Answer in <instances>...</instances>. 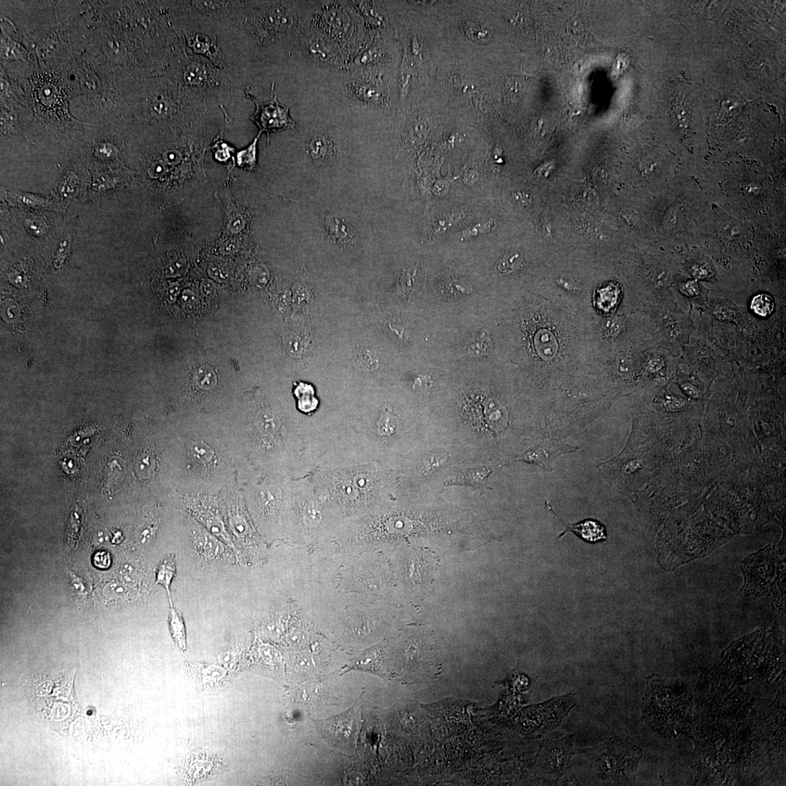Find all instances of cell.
<instances>
[{
    "instance_id": "obj_1",
    "label": "cell",
    "mask_w": 786,
    "mask_h": 786,
    "mask_svg": "<svg viewBox=\"0 0 786 786\" xmlns=\"http://www.w3.org/2000/svg\"><path fill=\"white\" fill-rule=\"evenodd\" d=\"M214 103L183 91L164 74L129 87L126 115L162 133H182L212 118Z\"/></svg>"
},
{
    "instance_id": "obj_2",
    "label": "cell",
    "mask_w": 786,
    "mask_h": 786,
    "mask_svg": "<svg viewBox=\"0 0 786 786\" xmlns=\"http://www.w3.org/2000/svg\"><path fill=\"white\" fill-rule=\"evenodd\" d=\"M297 2L245 1L232 38H245L265 50L285 48L298 41L304 17Z\"/></svg>"
},
{
    "instance_id": "obj_3",
    "label": "cell",
    "mask_w": 786,
    "mask_h": 786,
    "mask_svg": "<svg viewBox=\"0 0 786 786\" xmlns=\"http://www.w3.org/2000/svg\"><path fill=\"white\" fill-rule=\"evenodd\" d=\"M380 463L339 467H317L310 474L314 489L326 502L336 501L347 509L359 508L390 485V473Z\"/></svg>"
},
{
    "instance_id": "obj_4",
    "label": "cell",
    "mask_w": 786,
    "mask_h": 786,
    "mask_svg": "<svg viewBox=\"0 0 786 786\" xmlns=\"http://www.w3.org/2000/svg\"><path fill=\"white\" fill-rule=\"evenodd\" d=\"M162 74L187 93L214 104L237 87L231 76L206 58L188 53L185 47L174 56Z\"/></svg>"
},
{
    "instance_id": "obj_5",
    "label": "cell",
    "mask_w": 786,
    "mask_h": 786,
    "mask_svg": "<svg viewBox=\"0 0 786 786\" xmlns=\"http://www.w3.org/2000/svg\"><path fill=\"white\" fill-rule=\"evenodd\" d=\"M168 16L188 53L206 58L233 78V59L225 45V38L230 37L231 28L194 16L169 12Z\"/></svg>"
},
{
    "instance_id": "obj_6",
    "label": "cell",
    "mask_w": 786,
    "mask_h": 786,
    "mask_svg": "<svg viewBox=\"0 0 786 786\" xmlns=\"http://www.w3.org/2000/svg\"><path fill=\"white\" fill-rule=\"evenodd\" d=\"M304 22L336 43L349 63L361 47V18L350 2H323Z\"/></svg>"
},
{
    "instance_id": "obj_7",
    "label": "cell",
    "mask_w": 786,
    "mask_h": 786,
    "mask_svg": "<svg viewBox=\"0 0 786 786\" xmlns=\"http://www.w3.org/2000/svg\"><path fill=\"white\" fill-rule=\"evenodd\" d=\"M604 783L633 785L642 756L640 747L628 742L611 739L604 743L583 750Z\"/></svg>"
},
{
    "instance_id": "obj_8",
    "label": "cell",
    "mask_w": 786,
    "mask_h": 786,
    "mask_svg": "<svg viewBox=\"0 0 786 786\" xmlns=\"http://www.w3.org/2000/svg\"><path fill=\"white\" fill-rule=\"evenodd\" d=\"M162 6L173 14L190 15L201 19L217 21L225 26L233 28L242 15L245 1H210V0H189V1H162Z\"/></svg>"
},
{
    "instance_id": "obj_9",
    "label": "cell",
    "mask_w": 786,
    "mask_h": 786,
    "mask_svg": "<svg viewBox=\"0 0 786 786\" xmlns=\"http://www.w3.org/2000/svg\"><path fill=\"white\" fill-rule=\"evenodd\" d=\"M302 52L316 65L325 68L343 67L349 59L336 43L304 22L297 41Z\"/></svg>"
},
{
    "instance_id": "obj_10",
    "label": "cell",
    "mask_w": 786,
    "mask_h": 786,
    "mask_svg": "<svg viewBox=\"0 0 786 786\" xmlns=\"http://www.w3.org/2000/svg\"><path fill=\"white\" fill-rule=\"evenodd\" d=\"M243 91L246 97L251 100L256 106L255 112L249 119L257 125L260 134H267L268 144L271 134L296 129L297 124L290 116V108L279 103L274 85H273V97L265 103H262L253 95L248 91V88L244 87Z\"/></svg>"
},
{
    "instance_id": "obj_11",
    "label": "cell",
    "mask_w": 786,
    "mask_h": 786,
    "mask_svg": "<svg viewBox=\"0 0 786 786\" xmlns=\"http://www.w3.org/2000/svg\"><path fill=\"white\" fill-rule=\"evenodd\" d=\"M342 81L345 94L351 103L359 107L376 105L381 97L372 76L362 69H352Z\"/></svg>"
},
{
    "instance_id": "obj_12",
    "label": "cell",
    "mask_w": 786,
    "mask_h": 786,
    "mask_svg": "<svg viewBox=\"0 0 786 786\" xmlns=\"http://www.w3.org/2000/svg\"><path fill=\"white\" fill-rule=\"evenodd\" d=\"M579 447L557 440H545L540 445L513 456L506 463L524 462L540 466L542 470L551 472L553 462L561 455L574 453Z\"/></svg>"
},
{
    "instance_id": "obj_13",
    "label": "cell",
    "mask_w": 786,
    "mask_h": 786,
    "mask_svg": "<svg viewBox=\"0 0 786 786\" xmlns=\"http://www.w3.org/2000/svg\"><path fill=\"white\" fill-rule=\"evenodd\" d=\"M573 735L548 743L543 756V771L549 780L560 779L566 772L573 754Z\"/></svg>"
},
{
    "instance_id": "obj_14",
    "label": "cell",
    "mask_w": 786,
    "mask_h": 786,
    "mask_svg": "<svg viewBox=\"0 0 786 786\" xmlns=\"http://www.w3.org/2000/svg\"><path fill=\"white\" fill-rule=\"evenodd\" d=\"M320 725L327 739L336 746L348 747L354 741L358 730L356 710L352 708L346 713L321 721Z\"/></svg>"
},
{
    "instance_id": "obj_15",
    "label": "cell",
    "mask_w": 786,
    "mask_h": 786,
    "mask_svg": "<svg viewBox=\"0 0 786 786\" xmlns=\"http://www.w3.org/2000/svg\"><path fill=\"white\" fill-rule=\"evenodd\" d=\"M545 505H546L548 510L559 518L560 521L566 527V529L557 536V540L562 538L568 532H573V533L576 535L580 539L590 543H595L607 540L606 527L604 524L597 521V520L586 519L576 524H569L565 523L563 518L553 510L552 506L549 502H545Z\"/></svg>"
},
{
    "instance_id": "obj_16",
    "label": "cell",
    "mask_w": 786,
    "mask_h": 786,
    "mask_svg": "<svg viewBox=\"0 0 786 786\" xmlns=\"http://www.w3.org/2000/svg\"><path fill=\"white\" fill-rule=\"evenodd\" d=\"M491 474L492 471L488 467L465 469L456 471V476L445 481V485L471 487L484 492L486 489H492L488 485V478Z\"/></svg>"
},
{
    "instance_id": "obj_17",
    "label": "cell",
    "mask_w": 786,
    "mask_h": 786,
    "mask_svg": "<svg viewBox=\"0 0 786 786\" xmlns=\"http://www.w3.org/2000/svg\"><path fill=\"white\" fill-rule=\"evenodd\" d=\"M294 393L298 399V410L312 421L313 413L318 410L319 404V401L315 396V389L310 384L301 382L296 385Z\"/></svg>"
},
{
    "instance_id": "obj_18",
    "label": "cell",
    "mask_w": 786,
    "mask_h": 786,
    "mask_svg": "<svg viewBox=\"0 0 786 786\" xmlns=\"http://www.w3.org/2000/svg\"><path fill=\"white\" fill-rule=\"evenodd\" d=\"M308 153L313 160L325 161L334 156L336 149L330 138L323 134H318L310 139L308 145Z\"/></svg>"
},
{
    "instance_id": "obj_19",
    "label": "cell",
    "mask_w": 786,
    "mask_h": 786,
    "mask_svg": "<svg viewBox=\"0 0 786 786\" xmlns=\"http://www.w3.org/2000/svg\"><path fill=\"white\" fill-rule=\"evenodd\" d=\"M348 670H359L376 675L382 678L390 677V672L379 656L363 657L346 667Z\"/></svg>"
},
{
    "instance_id": "obj_20",
    "label": "cell",
    "mask_w": 786,
    "mask_h": 786,
    "mask_svg": "<svg viewBox=\"0 0 786 786\" xmlns=\"http://www.w3.org/2000/svg\"><path fill=\"white\" fill-rule=\"evenodd\" d=\"M169 617V628L172 638L182 652L187 650L186 630L182 614L175 610L172 603L170 604Z\"/></svg>"
},
{
    "instance_id": "obj_21",
    "label": "cell",
    "mask_w": 786,
    "mask_h": 786,
    "mask_svg": "<svg viewBox=\"0 0 786 786\" xmlns=\"http://www.w3.org/2000/svg\"><path fill=\"white\" fill-rule=\"evenodd\" d=\"M195 541L198 552L209 560H219L224 553L222 545L209 535H200Z\"/></svg>"
},
{
    "instance_id": "obj_22",
    "label": "cell",
    "mask_w": 786,
    "mask_h": 786,
    "mask_svg": "<svg viewBox=\"0 0 786 786\" xmlns=\"http://www.w3.org/2000/svg\"><path fill=\"white\" fill-rule=\"evenodd\" d=\"M6 198L12 205L23 208L40 209L49 205V200L30 193L8 192Z\"/></svg>"
},
{
    "instance_id": "obj_23",
    "label": "cell",
    "mask_w": 786,
    "mask_h": 786,
    "mask_svg": "<svg viewBox=\"0 0 786 786\" xmlns=\"http://www.w3.org/2000/svg\"><path fill=\"white\" fill-rule=\"evenodd\" d=\"M414 561L412 564V567H411L412 571L414 572L412 574L414 577L412 579L414 585L426 588L428 585L427 583H430L428 578L431 571V564L428 557L425 554V555H417Z\"/></svg>"
},
{
    "instance_id": "obj_24",
    "label": "cell",
    "mask_w": 786,
    "mask_h": 786,
    "mask_svg": "<svg viewBox=\"0 0 786 786\" xmlns=\"http://www.w3.org/2000/svg\"><path fill=\"white\" fill-rule=\"evenodd\" d=\"M176 574V561L173 555H170L167 559L164 560L158 566L156 573V584H160L166 589L170 604H171V585L173 577Z\"/></svg>"
},
{
    "instance_id": "obj_25",
    "label": "cell",
    "mask_w": 786,
    "mask_h": 786,
    "mask_svg": "<svg viewBox=\"0 0 786 786\" xmlns=\"http://www.w3.org/2000/svg\"><path fill=\"white\" fill-rule=\"evenodd\" d=\"M258 429L261 434L268 437H273L282 427L279 417L270 410L260 412L257 416Z\"/></svg>"
},
{
    "instance_id": "obj_26",
    "label": "cell",
    "mask_w": 786,
    "mask_h": 786,
    "mask_svg": "<svg viewBox=\"0 0 786 786\" xmlns=\"http://www.w3.org/2000/svg\"><path fill=\"white\" fill-rule=\"evenodd\" d=\"M261 134L259 133L253 142L244 149L237 152L236 162L237 166L247 170H255L257 167V143Z\"/></svg>"
},
{
    "instance_id": "obj_27",
    "label": "cell",
    "mask_w": 786,
    "mask_h": 786,
    "mask_svg": "<svg viewBox=\"0 0 786 786\" xmlns=\"http://www.w3.org/2000/svg\"><path fill=\"white\" fill-rule=\"evenodd\" d=\"M751 308L756 315L765 318L774 310L775 302L768 295H758L752 299Z\"/></svg>"
},
{
    "instance_id": "obj_28",
    "label": "cell",
    "mask_w": 786,
    "mask_h": 786,
    "mask_svg": "<svg viewBox=\"0 0 786 786\" xmlns=\"http://www.w3.org/2000/svg\"><path fill=\"white\" fill-rule=\"evenodd\" d=\"M195 377L200 387L209 388L214 385L215 375L208 367H201L197 371Z\"/></svg>"
},
{
    "instance_id": "obj_29",
    "label": "cell",
    "mask_w": 786,
    "mask_h": 786,
    "mask_svg": "<svg viewBox=\"0 0 786 786\" xmlns=\"http://www.w3.org/2000/svg\"><path fill=\"white\" fill-rule=\"evenodd\" d=\"M360 354L359 361H358L360 368L366 372L374 370L377 366V361L374 358V354L369 351H365Z\"/></svg>"
},
{
    "instance_id": "obj_30",
    "label": "cell",
    "mask_w": 786,
    "mask_h": 786,
    "mask_svg": "<svg viewBox=\"0 0 786 786\" xmlns=\"http://www.w3.org/2000/svg\"><path fill=\"white\" fill-rule=\"evenodd\" d=\"M520 257L518 253L510 257H504L498 264V270L501 273H510L515 270L520 264Z\"/></svg>"
},
{
    "instance_id": "obj_31",
    "label": "cell",
    "mask_w": 786,
    "mask_h": 786,
    "mask_svg": "<svg viewBox=\"0 0 786 786\" xmlns=\"http://www.w3.org/2000/svg\"><path fill=\"white\" fill-rule=\"evenodd\" d=\"M78 184V181L76 180L75 177L72 175H69L68 178H66L61 186V194L66 198L73 197L72 195L74 194L75 190L77 189Z\"/></svg>"
},
{
    "instance_id": "obj_32",
    "label": "cell",
    "mask_w": 786,
    "mask_h": 786,
    "mask_svg": "<svg viewBox=\"0 0 786 786\" xmlns=\"http://www.w3.org/2000/svg\"><path fill=\"white\" fill-rule=\"evenodd\" d=\"M28 220V221L26 222V224L28 225L29 229L34 234L39 235L40 233H43V231L45 230L46 224L42 217H32V218L31 217Z\"/></svg>"
},
{
    "instance_id": "obj_33",
    "label": "cell",
    "mask_w": 786,
    "mask_h": 786,
    "mask_svg": "<svg viewBox=\"0 0 786 786\" xmlns=\"http://www.w3.org/2000/svg\"><path fill=\"white\" fill-rule=\"evenodd\" d=\"M213 148L217 149V151H215V158L220 161H225L229 158L231 156L230 151L233 150L231 147L222 142L220 147L217 143L213 149Z\"/></svg>"
},
{
    "instance_id": "obj_34",
    "label": "cell",
    "mask_w": 786,
    "mask_h": 786,
    "mask_svg": "<svg viewBox=\"0 0 786 786\" xmlns=\"http://www.w3.org/2000/svg\"><path fill=\"white\" fill-rule=\"evenodd\" d=\"M316 688L315 686H308V688H304L303 690H301V701H303V703H312V701H315L317 699L316 696L319 694L318 692L315 691Z\"/></svg>"
},
{
    "instance_id": "obj_35",
    "label": "cell",
    "mask_w": 786,
    "mask_h": 786,
    "mask_svg": "<svg viewBox=\"0 0 786 786\" xmlns=\"http://www.w3.org/2000/svg\"><path fill=\"white\" fill-rule=\"evenodd\" d=\"M94 563L98 567L107 568L110 564V557L106 552H99L94 556Z\"/></svg>"
}]
</instances>
